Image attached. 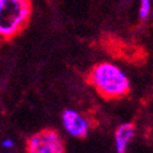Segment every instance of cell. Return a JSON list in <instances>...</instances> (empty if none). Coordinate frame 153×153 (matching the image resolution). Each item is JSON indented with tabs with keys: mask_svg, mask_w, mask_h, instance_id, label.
I'll use <instances>...</instances> for the list:
<instances>
[{
	"mask_svg": "<svg viewBox=\"0 0 153 153\" xmlns=\"http://www.w3.org/2000/svg\"><path fill=\"white\" fill-rule=\"evenodd\" d=\"M27 153H65V143L54 129H43L31 135L26 141Z\"/></svg>",
	"mask_w": 153,
	"mask_h": 153,
	"instance_id": "3957f363",
	"label": "cell"
},
{
	"mask_svg": "<svg viewBox=\"0 0 153 153\" xmlns=\"http://www.w3.org/2000/svg\"><path fill=\"white\" fill-rule=\"evenodd\" d=\"M87 82L104 99H119L129 94L130 81L115 64L98 62L87 75Z\"/></svg>",
	"mask_w": 153,
	"mask_h": 153,
	"instance_id": "6da1fadb",
	"label": "cell"
},
{
	"mask_svg": "<svg viewBox=\"0 0 153 153\" xmlns=\"http://www.w3.org/2000/svg\"><path fill=\"white\" fill-rule=\"evenodd\" d=\"M61 121L65 130L74 137L86 138L90 132V123L76 110L65 109L61 114Z\"/></svg>",
	"mask_w": 153,
	"mask_h": 153,
	"instance_id": "277c9868",
	"label": "cell"
},
{
	"mask_svg": "<svg viewBox=\"0 0 153 153\" xmlns=\"http://www.w3.org/2000/svg\"><path fill=\"white\" fill-rule=\"evenodd\" d=\"M32 11V0H0V47L26 30Z\"/></svg>",
	"mask_w": 153,
	"mask_h": 153,
	"instance_id": "7a4b0ae2",
	"label": "cell"
},
{
	"mask_svg": "<svg viewBox=\"0 0 153 153\" xmlns=\"http://www.w3.org/2000/svg\"><path fill=\"white\" fill-rule=\"evenodd\" d=\"M151 11V0H141L140 1V17L146 19Z\"/></svg>",
	"mask_w": 153,
	"mask_h": 153,
	"instance_id": "8992f818",
	"label": "cell"
},
{
	"mask_svg": "<svg viewBox=\"0 0 153 153\" xmlns=\"http://www.w3.org/2000/svg\"><path fill=\"white\" fill-rule=\"evenodd\" d=\"M135 135V125L132 123L121 124L115 131V146L118 153H125L127 145Z\"/></svg>",
	"mask_w": 153,
	"mask_h": 153,
	"instance_id": "5b68a950",
	"label": "cell"
}]
</instances>
